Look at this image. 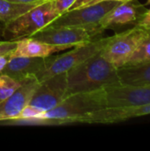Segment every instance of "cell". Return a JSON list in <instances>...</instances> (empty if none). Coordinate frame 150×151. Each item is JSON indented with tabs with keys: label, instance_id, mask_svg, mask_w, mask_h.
<instances>
[{
	"label": "cell",
	"instance_id": "cell-21",
	"mask_svg": "<svg viewBox=\"0 0 150 151\" xmlns=\"http://www.w3.org/2000/svg\"><path fill=\"white\" fill-rule=\"evenodd\" d=\"M135 26L141 27L147 30H150V8L149 10H145V12L141 14Z\"/></svg>",
	"mask_w": 150,
	"mask_h": 151
},
{
	"label": "cell",
	"instance_id": "cell-25",
	"mask_svg": "<svg viewBox=\"0 0 150 151\" xmlns=\"http://www.w3.org/2000/svg\"><path fill=\"white\" fill-rule=\"evenodd\" d=\"M102 1H115V2H125V1H129V0H102Z\"/></svg>",
	"mask_w": 150,
	"mask_h": 151
},
{
	"label": "cell",
	"instance_id": "cell-15",
	"mask_svg": "<svg viewBox=\"0 0 150 151\" xmlns=\"http://www.w3.org/2000/svg\"><path fill=\"white\" fill-rule=\"evenodd\" d=\"M119 81L124 85L149 86L150 85V62L131 66L118 68Z\"/></svg>",
	"mask_w": 150,
	"mask_h": 151
},
{
	"label": "cell",
	"instance_id": "cell-16",
	"mask_svg": "<svg viewBox=\"0 0 150 151\" xmlns=\"http://www.w3.org/2000/svg\"><path fill=\"white\" fill-rule=\"evenodd\" d=\"M37 4H23L10 0H0V22L5 25L30 11Z\"/></svg>",
	"mask_w": 150,
	"mask_h": 151
},
{
	"label": "cell",
	"instance_id": "cell-7",
	"mask_svg": "<svg viewBox=\"0 0 150 151\" xmlns=\"http://www.w3.org/2000/svg\"><path fill=\"white\" fill-rule=\"evenodd\" d=\"M118 3L120 2L102 1L89 6L67 11L53 20L50 25L83 27L95 30L101 35L103 32L99 25L101 19Z\"/></svg>",
	"mask_w": 150,
	"mask_h": 151
},
{
	"label": "cell",
	"instance_id": "cell-14",
	"mask_svg": "<svg viewBox=\"0 0 150 151\" xmlns=\"http://www.w3.org/2000/svg\"><path fill=\"white\" fill-rule=\"evenodd\" d=\"M147 115H150V104L131 107H105L99 109L96 111L95 123L113 124Z\"/></svg>",
	"mask_w": 150,
	"mask_h": 151
},
{
	"label": "cell",
	"instance_id": "cell-20",
	"mask_svg": "<svg viewBox=\"0 0 150 151\" xmlns=\"http://www.w3.org/2000/svg\"><path fill=\"white\" fill-rule=\"evenodd\" d=\"M16 44H17V40L3 42L0 44V56L5 54H11L12 50L15 49Z\"/></svg>",
	"mask_w": 150,
	"mask_h": 151
},
{
	"label": "cell",
	"instance_id": "cell-4",
	"mask_svg": "<svg viewBox=\"0 0 150 151\" xmlns=\"http://www.w3.org/2000/svg\"><path fill=\"white\" fill-rule=\"evenodd\" d=\"M109 37L94 39L93 41L72 48L70 51L57 56L47 57L45 68L37 75L39 82L62 73H66L70 69L82 63L86 59L102 50Z\"/></svg>",
	"mask_w": 150,
	"mask_h": 151
},
{
	"label": "cell",
	"instance_id": "cell-19",
	"mask_svg": "<svg viewBox=\"0 0 150 151\" xmlns=\"http://www.w3.org/2000/svg\"><path fill=\"white\" fill-rule=\"evenodd\" d=\"M76 0H53L56 10L61 15L67 12Z\"/></svg>",
	"mask_w": 150,
	"mask_h": 151
},
{
	"label": "cell",
	"instance_id": "cell-5",
	"mask_svg": "<svg viewBox=\"0 0 150 151\" xmlns=\"http://www.w3.org/2000/svg\"><path fill=\"white\" fill-rule=\"evenodd\" d=\"M149 30L134 26L108 38L101 55L115 67H123Z\"/></svg>",
	"mask_w": 150,
	"mask_h": 151
},
{
	"label": "cell",
	"instance_id": "cell-11",
	"mask_svg": "<svg viewBox=\"0 0 150 151\" xmlns=\"http://www.w3.org/2000/svg\"><path fill=\"white\" fill-rule=\"evenodd\" d=\"M145 10V6L137 0L120 2L103 16L99 23L100 27L104 31L128 25L135 26Z\"/></svg>",
	"mask_w": 150,
	"mask_h": 151
},
{
	"label": "cell",
	"instance_id": "cell-22",
	"mask_svg": "<svg viewBox=\"0 0 150 151\" xmlns=\"http://www.w3.org/2000/svg\"><path fill=\"white\" fill-rule=\"evenodd\" d=\"M100 2H102V0H76L68 11L76 10V9H80L82 7L89 6V5H92L94 4H97Z\"/></svg>",
	"mask_w": 150,
	"mask_h": 151
},
{
	"label": "cell",
	"instance_id": "cell-1",
	"mask_svg": "<svg viewBox=\"0 0 150 151\" xmlns=\"http://www.w3.org/2000/svg\"><path fill=\"white\" fill-rule=\"evenodd\" d=\"M67 96L121 84L118 68L106 60L101 51L66 72Z\"/></svg>",
	"mask_w": 150,
	"mask_h": 151
},
{
	"label": "cell",
	"instance_id": "cell-24",
	"mask_svg": "<svg viewBox=\"0 0 150 151\" xmlns=\"http://www.w3.org/2000/svg\"><path fill=\"white\" fill-rule=\"evenodd\" d=\"M12 2H17V3H23V4H41L49 0H10Z\"/></svg>",
	"mask_w": 150,
	"mask_h": 151
},
{
	"label": "cell",
	"instance_id": "cell-17",
	"mask_svg": "<svg viewBox=\"0 0 150 151\" xmlns=\"http://www.w3.org/2000/svg\"><path fill=\"white\" fill-rule=\"evenodd\" d=\"M150 62V30L140 42L124 66L138 65Z\"/></svg>",
	"mask_w": 150,
	"mask_h": 151
},
{
	"label": "cell",
	"instance_id": "cell-8",
	"mask_svg": "<svg viewBox=\"0 0 150 151\" xmlns=\"http://www.w3.org/2000/svg\"><path fill=\"white\" fill-rule=\"evenodd\" d=\"M99 35L96 31L83 27L49 25L29 37L53 45L73 48L93 41Z\"/></svg>",
	"mask_w": 150,
	"mask_h": 151
},
{
	"label": "cell",
	"instance_id": "cell-26",
	"mask_svg": "<svg viewBox=\"0 0 150 151\" xmlns=\"http://www.w3.org/2000/svg\"><path fill=\"white\" fill-rule=\"evenodd\" d=\"M146 4H149V5H150V0H148V1H147Z\"/></svg>",
	"mask_w": 150,
	"mask_h": 151
},
{
	"label": "cell",
	"instance_id": "cell-12",
	"mask_svg": "<svg viewBox=\"0 0 150 151\" xmlns=\"http://www.w3.org/2000/svg\"><path fill=\"white\" fill-rule=\"evenodd\" d=\"M46 61L47 58H11L2 73L20 82L28 77H37V75L45 68Z\"/></svg>",
	"mask_w": 150,
	"mask_h": 151
},
{
	"label": "cell",
	"instance_id": "cell-18",
	"mask_svg": "<svg viewBox=\"0 0 150 151\" xmlns=\"http://www.w3.org/2000/svg\"><path fill=\"white\" fill-rule=\"evenodd\" d=\"M20 86V82L11 77L0 73V101L11 96Z\"/></svg>",
	"mask_w": 150,
	"mask_h": 151
},
{
	"label": "cell",
	"instance_id": "cell-2",
	"mask_svg": "<svg viewBox=\"0 0 150 151\" xmlns=\"http://www.w3.org/2000/svg\"><path fill=\"white\" fill-rule=\"evenodd\" d=\"M103 89L76 93L66 96L57 106L37 117L42 126H59L80 123L82 117L90 111L105 108Z\"/></svg>",
	"mask_w": 150,
	"mask_h": 151
},
{
	"label": "cell",
	"instance_id": "cell-27",
	"mask_svg": "<svg viewBox=\"0 0 150 151\" xmlns=\"http://www.w3.org/2000/svg\"><path fill=\"white\" fill-rule=\"evenodd\" d=\"M2 42H2V41H0V44H1V43H2Z\"/></svg>",
	"mask_w": 150,
	"mask_h": 151
},
{
	"label": "cell",
	"instance_id": "cell-10",
	"mask_svg": "<svg viewBox=\"0 0 150 151\" xmlns=\"http://www.w3.org/2000/svg\"><path fill=\"white\" fill-rule=\"evenodd\" d=\"M36 77H28L20 81L19 88L8 98L0 101V123L18 119L28 104L39 85Z\"/></svg>",
	"mask_w": 150,
	"mask_h": 151
},
{
	"label": "cell",
	"instance_id": "cell-13",
	"mask_svg": "<svg viewBox=\"0 0 150 151\" xmlns=\"http://www.w3.org/2000/svg\"><path fill=\"white\" fill-rule=\"evenodd\" d=\"M68 49H70L68 46L53 45L32 37H24L17 40L16 47L10 54V56L11 58H47L57 52H60Z\"/></svg>",
	"mask_w": 150,
	"mask_h": 151
},
{
	"label": "cell",
	"instance_id": "cell-6",
	"mask_svg": "<svg viewBox=\"0 0 150 151\" xmlns=\"http://www.w3.org/2000/svg\"><path fill=\"white\" fill-rule=\"evenodd\" d=\"M66 96L67 75L62 73L40 82L27 106L37 117L57 106Z\"/></svg>",
	"mask_w": 150,
	"mask_h": 151
},
{
	"label": "cell",
	"instance_id": "cell-23",
	"mask_svg": "<svg viewBox=\"0 0 150 151\" xmlns=\"http://www.w3.org/2000/svg\"><path fill=\"white\" fill-rule=\"evenodd\" d=\"M10 58H11L10 54H5V55L0 56V73H2V72L4 71V67L6 66L7 63L10 60Z\"/></svg>",
	"mask_w": 150,
	"mask_h": 151
},
{
	"label": "cell",
	"instance_id": "cell-3",
	"mask_svg": "<svg viewBox=\"0 0 150 151\" xmlns=\"http://www.w3.org/2000/svg\"><path fill=\"white\" fill-rule=\"evenodd\" d=\"M60 14L56 10L53 0L37 4L16 19L4 25V32L13 40L29 37L49 26Z\"/></svg>",
	"mask_w": 150,
	"mask_h": 151
},
{
	"label": "cell",
	"instance_id": "cell-9",
	"mask_svg": "<svg viewBox=\"0 0 150 151\" xmlns=\"http://www.w3.org/2000/svg\"><path fill=\"white\" fill-rule=\"evenodd\" d=\"M103 94L105 107H131L150 104V85L118 84L103 88Z\"/></svg>",
	"mask_w": 150,
	"mask_h": 151
}]
</instances>
